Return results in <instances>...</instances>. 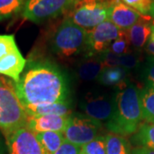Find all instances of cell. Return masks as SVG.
I'll list each match as a JSON object with an SVG mask.
<instances>
[{
    "mask_svg": "<svg viewBox=\"0 0 154 154\" xmlns=\"http://www.w3.org/2000/svg\"><path fill=\"white\" fill-rule=\"evenodd\" d=\"M13 83L0 77V130L5 135L27 126L28 117Z\"/></svg>",
    "mask_w": 154,
    "mask_h": 154,
    "instance_id": "277c9868",
    "label": "cell"
},
{
    "mask_svg": "<svg viewBox=\"0 0 154 154\" xmlns=\"http://www.w3.org/2000/svg\"><path fill=\"white\" fill-rule=\"evenodd\" d=\"M142 120L140 89L128 83L116 94L113 114L106 127L112 134L128 136L137 131Z\"/></svg>",
    "mask_w": 154,
    "mask_h": 154,
    "instance_id": "7a4b0ae2",
    "label": "cell"
},
{
    "mask_svg": "<svg viewBox=\"0 0 154 154\" xmlns=\"http://www.w3.org/2000/svg\"><path fill=\"white\" fill-rule=\"evenodd\" d=\"M28 0H0V22L22 13Z\"/></svg>",
    "mask_w": 154,
    "mask_h": 154,
    "instance_id": "603a6c76",
    "label": "cell"
},
{
    "mask_svg": "<svg viewBox=\"0 0 154 154\" xmlns=\"http://www.w3.org/2000/svg\"><path fill=\"white\" fill-rule=\"evenodd\" d=\"M150 18H141L134 26L127 30L126 33L129 43L135 49H141L146 45L152 33V27L153 24L149 22Z\"/></svg>",
    "mask_w": 154,
    "mask_h": 154,
    "instance_id": "5bb4252c",
    "label": "cell"
},
{
    "mask_svg": "<svg viewBox=\"0 0 154 154\" xmlns=\"http://www.w3.org/2000/svg\"><path fill=\"white\" fill-rule=\"evenodd\" d=\"M14 84L23 107L52 105L67 101L69 98L66 76L48 60L29 62L18 82Z\"/></svg>",
    "mask_w": 154,
    "mask_h": 154,
    "instance_id": "6da1fadb",
    "label": "cell"
},
{
    "mask_svg": "<svg viewBox=\"0 0 154 154\" xmlns=\"http://www.w3.org/2000/svg\"><path fill=\"white\" fill-rule=\"evenodd\" d=\"M28 116L42 115L69 116L71 114V107L69 101H64L47 105H28L24 106Z\"/></svg>",
    "mask_w": 154,
    "mask_h": 154,
    "instance_id": "e0dca14e",
    "label": "cell"
},
{
    "mask_svg": "<svg viewBox=\"0 0 154 154\" xmlns=\"http://www.w3.org/2000/svg\"><path fill=\"white\" fill-rule=\"evenodd\" d=\"M27 64L19 49L0 59V74L10 77L15 83L18 82L22 73Z\"/></svg>",
    "mask_w": 154,
    "mask_h": 154,
    "instance_id": "4fadbf2b",
    "label": "cell"
},
{
    "mask_svg": "<svg viewBox=\"0 0 154 154\" xmlns=\"http://www.w3.org/2000/svg\"><path fill=\"white\" fill-rule=\"evenodd\" d=\"M84 154H106L105 135H99L89 143L82 146Z\"/></svg>",
    "mask_w": 154,
    "mask_h": 154,
    "instance_id": "cb8c5ba5",
    "label": "cell"
},
{
    "mask_svg": "<svg viewBox=\"0 0 154 154\" xmlns=\"http://www.w3.org/2000/svg\"><path fill=\"white\" fill-rule=\"evenodd\" d=\"M142 18V15L127 5L122 0H117L110 9L109 21L122 31H127Z\"/></svg>",
    "mask_w": 154,
    "mask_h": 154,
    "instance_id": "7c38bea8",
    "label": "cell"
},
{
    "mask_svg": "<svg viewBox=\"0 0 154 154\" xmlns=\"http://www.w3.org/2000/svg\"><path fill=\"white\" fill-rule=\"evenodd\" d=\"M18 49L13 34H0V59Z\"/></svg>",
    "mask_w": 154,
    "mask_h": 154,
    "instance_id": "d4e9b609",
    "label": "cell"
},
{
    "mask_svg": "<svg viewBox=\"0 0 154 154\" xmlns=\"http://www.w3.org/2000/svg\"><path fill=\"white\" fill-rule=\"evenodd\" d=\"M6 152H8L6 140H5L2 132L0 131V154H6Z\"/></svg>",
    "mask_w": 154,
    "mask_h": 154,
    "instance_id": "1f68e13d",
    "label": "cell"
},
{
    "mask_svg": "<svg viewBox=\"0 0 154 154\" xmlns=\"http://www.w3.org/2000/svg\"><path fill=\"white\" fill-rule=\"evenodd\" d=\"M116 94H88L84 97L80 106L89 117L99 122L109 121L113 114Z\"/></svg>",
    "mask_w": 154,
    "mask_h": 154,
    "instance_id": "9c48e42d",
    "label": "cell"
},
{
    "mask_svg": "<svg viewBox=\"0 0 154 154\" xmlns=\"http://www.w3.org/2000/svg\"><path fill=\"white\" fill-rule=\"evenodd\" d=\"M5 136L9 154H44L36 134L27 127L17 128Z\"/></svg>",
    "mask_w": 154,
    "mask_h": 154,
    "instance_id": "30bf717a",
    "label": "cell"
},
{
    "mask_svg": "<svg viewBox=\"0 0 154 154\" xmlns=\"http://www.w3.org/2000/svg\"></svg>",
    "mask_w": 154,
    "mask_h": 154,
    "instance_id": "836d02e7",
    "label": "cell"
},
{
    "mask_svg": "<svg viewBox=\"0 0 154 154\" xmlns=\"http://www.w3.org/2000/svg\"><path fill=\"white\" fill-rule=\"evenodd\" d=\"M35 134L44 154H54L65 140L63 133L44 132Z\"/></svg>",
    "mask_w": 154,
    "mask_h": 154,
    "instance_id": "d6986e66",
    "label": "cell"
},
{
    "mask_svg": "<svg viewBox=\"0 0 154 154\" xmlns=\"http://www.w3.org/2000/svg\"><path fill=\"white\" fill-rule=\"evenodd\" d=\"M101 128V122L94 120L85 114L71 113L68 117L63 136L67 141L83 146L98 137Z\"/></svg>",
    "mask_w": 154,
    "mask_h": 154,
    "instance_id": "52a82bcc",
    "label": "cell"
},
{
    "mask_svg": "<svg viewBox=\"0 0 154 154\" xmlns=\"http://www.w3.org/2000/svg\"><path fill=\"white\" fill-rule=\"evenodd\" d=\"M77 0H28L22 12L24 19L40 24L55 19L71 9Z\"/></svg>",
    "mask_w": 154,
    "mask_h": 154,
    "instance_id": "8992f818",
    "label": "cell"
},
{
    "mask_svg": "<svg viewBox=\"0 0 154 154\" xmlns=\"http://www.w3.org/2000/svg\"><path fill=\"white\" fill-rule=\"evenodd\" d=\"M144 76L146 81V84L154 88V57H148L146 61Z\"/></svg>",
    "mask_w": 154,
    "mask_h": 154,
    "instance_id": "83f0119b",
    "label": "cell"
},
{
    "mask_svg": "<svg viewBox=\"0 0 154 154\" xmlns=\"http://www.w3.org/2000/svg\"><path fill=\"white\" fill-rule=\"evenodd\" d=\"M106 154H131L130 144L126 138L116 134L105 135Z\"/></svg>",
    "mask_w": 154,
    "mask_h": 154,
    "instance_id": "44dd1931",
    "label": "cell"
},
{
    "mask_svg": "<svg viewBox=\"0 0 154 154\" xmlns=\"http://www.w3.org/2000/svg\"><path fill=\"white\" fill-rule=\"evenodd\" d=\"M104 68L105 65L99 55L89 56L79 64L77 73L82 80L88 82L98 79Z\"/></svg>",
    "mask_w": 154,
    "mask_h": 154,
    "instance_id": "ac0fdd59",
    "label": "cell"
},
{
    "mask_svg": "<svg viewBox=\"0 0 154 154\" xmlns=\"http://www.w3.org/2000/svg\"><path fill=\"white\" fill-rule=\"evenodd\" d=\"M117 0H77L65 16L76 25L91 30L109 21L110 9Z\"/></svg>",
    "mask_w": 154,
    "mask_h": 154,
    "instance_id": "5b68a950",
    "label": "cell"
},
{
    "mask_svg": "<svg viewBox=\"0 0 154 154\" xmlns=\"http://www.w3.org/2000/svg\"><path fill=\"white\" fill-rule=\"evenodd\" d=\"M81 154H84V153H83V152H82V153H81Z\"/></svg>",
    "mask_w": 154,
    "mask_h": 154,
    "instance_id": "d6a6232c",
    "label": "cell"
},
{
    "mask_svg": "<svg viewBox=\"0 0 154 154\" xmlns=\"http://www.w3.org/2000/svg\"><path fill=\"white\" fill-rule=\"evenodd\" d=\"M127 5L138 11L141 15H149L152 0H122Z\"/></svg>",
    "mask_w": 154,
    "mask_h": 154,
    "instance_id": "4316f807",
    "label": "cell"
},
{
    "mask_svg": "<svg viewBox=\"0 0 154 154\" xmlns=\"http://www.w3.org/2000/svg\"><path fill=\"white\" fill-rule=\"evenodd\" d=\"M82 153V146L70 143L67 140L62 144L58 150L54 154H81Z\"/></svg>",
    "mask_w": 154,
    "mask_h": 154,
    "instance_id": "f1b7e54d",
    "label": "cell"
},
{
    "mask_svg": "<svg viewBox=\"0 0 154 154\" xmlns=\"http://www.w3.org/2000/svg\"><path fill=\"white\" fill-rule=\"evenodd\" d=\"M146 51L150 55L154 57V24L152 27V33L146 43Z\"/></svg>",
    "mask_w": 154,
    "mask_h": 154,
    "instance_id": "f546056e",
    "label": "cell"
},
{
    "mask_svg": "<svg viewBox=\"0 0 154 154\" xmlns=\"http://www.w3.org/2000/svg\"><path fill=\"white\" fill-rule=\"evenodd\" d=\"M123 32L110 21H105L88 30L87 57L99 55L109 50L110 45Z\"/></svg>",
    "mask_w": 154,
    "mask_h": 154,
    "instance_id": "ba28073f",
    "label": "cell"
},
{
    "mask_svg": "<svg viewBox=\"0 0 154 154\" xmlns=\"http://www.w3.org/2000/svg\"><path fill=\"white\" fill-rule=\"evenodd\" d=\"M131 154H154V150L146 146H138L133 149Z\"/></svg>",
    "mask_w": 154,
    "mask_h": 154,
    "instance_id": "4dcf8cb0",
    "label": "cell"
},
{
    "mask_svg": "<svg viewBox=\"0 0 154 154\" xmlns=\"http://www.w3.org/2000/svg\"><path fill=\"white\" fill-rule=\"evenodd\" d=\"M128 71L122 67H105L98 77L100 84L107 87L122 88L128 84Z\"/></svg>",
    "mask_w": 154,
    "mask_h": 154,
    "instance_id": "2e32d148",
    "label": "cell"
},
{
    "mask_svg": "<svg viewBox=\"0 0 154 154\" xmlns=\"http://www.w3.org/2000/svg\"><path fill=\"white\" fill-rule=\"evenodd\" d=\"M69 116L42 115L28 116L27 128L34 134L44 132H64Z\"/></svg>",
    "mask_w": 154,
    "mask_h": 154,
    "instance_id": "8fae6325",
    "label": "cell"
},
{
    "mask_svg": "<svg viewBox=\"0 0 154 154\" xmlns=\"http://www.w3.org/2000/svg\"><path fill=\"white\" fill-rule=\"evenodd\" d=\"M133 141L140 146H146L154 150V123H141L132 138Z\"/></svg>",
    "mask_w": 154,
    "mask_h": 154,
    "instance_id": "7402d4cb",
    "label": "cell"
},
{
    "mask_svg": "<svg viewBox=\"0 0 154 154\" xmlns=\"http://www.w3.org/2000/svg\"><path fill=\"white\" fill-rule=\"evenodd\" d=\"M99 56L105 67H122L128 71L136 69L140 63L139 56L130 52L124 55H116L110 50H107Z\"/></svg>",
    "mask_w": 154,
    "mask_h": 154,
    "instance_id": "9a60e30c",
    "label": "cell"
},
{
    "mask_svg": "<svg viewBox=\"0 0 154 154\" xmlns=\"http://www.w3.org/2000/svg\"><path fill=\"white\" fill-rule=\"evenodd\" d=\"M88 30L72 22L64 16L56 27L49 39L50 49L53 54L63 59L79 55L88 48Z\"/></svg>",
    "mask_w": 154,
    "mask_h": 154,
    "instance_id": "3957f363",
    "label": "cell"
},
{
    "mask_svg": "<svg viewBox=\"0 0 154 154\" xmlns=\"http://www.w3.org/2000/svg\"><path fill=\"white\" fill-rule=\"evenodd\" d=\"M130 45H131L128 38L126 31H124L119 38L113 41L109 50L116 55H124L130 52Z\"/></svg>",
    "mask_w": 154,
    "mask_h": 154,
    "instance_id": "484cf974",
    "label": "cell"
},
{
    "mask_svg": "<svg viewBox=\"0 0 154 154\" xmlns=\"http://www.w3.org/2000/svg\"><path fill=\"white\" fill-rule=\"evenodd\" d=\"M140 99L143 120L154 123V88L146 83L140 90Z\"/></svg>",
    "mask_w": 154,
    "mask_h": 154,
    "instance_id": "ffe728a7",
    "label": "cell"
}]
</instances>
